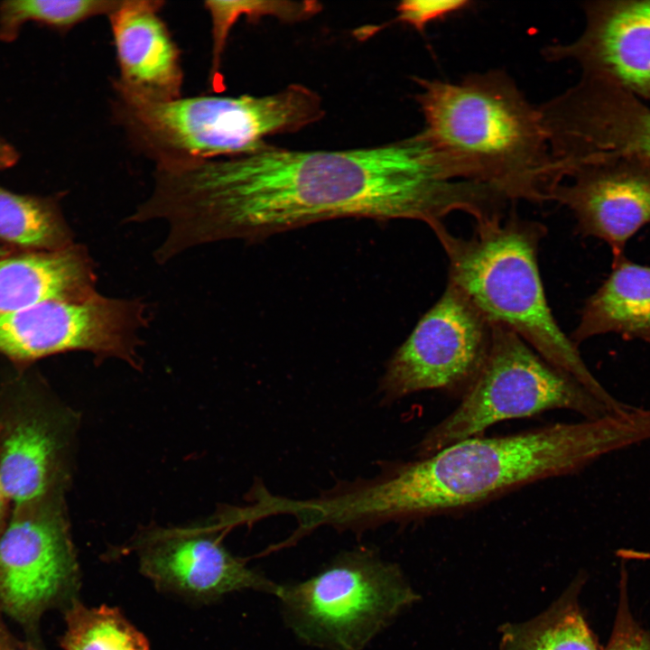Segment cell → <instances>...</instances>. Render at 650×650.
<instances>
[{"label": "cell", "mask_w": 650, "mask_h": 650, "mask_svg": "<svg viewBox=\"0 0 650 650\" xmlns=\"http://www.w3.org/2000/svg\"><path fill=\"white\" fill-rule=\"evenodd\" d=\"M217 525L149 527L129 546L139 570L160 590L209 602L253 590L274 597L279 583L233 555L222 543Z\"/></svg>", "instance_id": "7c38bea8"}, {"label": "cell", "mask_w": 650, "mask_h": 650, "mask_svg": "<svg viewBox=\"0 0 650 650\" xmlns=\"http://www.w3.org/2000/svg\"><path fill=\"white\" fill-rule=\"evenodd\" d=\"M11 510V506L5 495L0 479V532L3 529Z\"/></svg>", "instance_id": "484cf974"}, {"label": "cell", "mask_w": 650, "mask_h": 650, "mask_svg": "<svg viewBox=\"0 0 650 650\" xmlns=\"http://www.w3.org/2000/svg\"><path fill=\"white\" fill-rule=\"evenodd\" d=\"M548 200L568 208L579 231L603 240L613 261L619 259L627 241L650 223V162L618 157L571 165Z\"/></svg>", "instance_id": "5bb4252c"}, {"label": "cell", "mask_w": 650, "mask_h": 650, "mask_svg": "<svg viewBox=\"0 0 650 650\" xmlns=\"http://www.w3.org/2000/svg\"><path fill=\"white\" fill-rule=\"evenodd\" d=\"M96 281L93 261L79 246L7 255L0 259V311L84 300L97 293Z\"/></svg>", "instance_id": "e0dca14e"}, {"label": "cell", "mask_w": 650, "mask_h": 650, "mask_svg": "<svg viewBox=\"0 0 650 650\" xmlns=\"http://www.w3.org/2000/svg\"><path fill=\"white\" fill-rule=\"evenodd\" d=\"M146 320L144 302L98 292L80 301H50L0 311V353L14 362L29 363L84 350L138 368L140 331Z\"/></svg>", "instance_id": "ba28073f"}, {"label": "cell", "mask_w": 650, "mask_h": 650, "mask_svg": "<svg viewBox=\"0 0 650 650\" xmlns=\"http://www.w3.org/2000/svg\"><path fill=\"white\" fill-rule=\"evenodd\" d=\"M163 4L123 0L107 15L119 70L116 93L150 102L181 97V54L159 15Z\"/></svg>", "instance_id": "2e32d148"}, {"label": "cell", "mask_w": 650, "mask_h": 650, "mask_svg": "<svg viewBox=\"0 0 650 650\" xmlns=\"http://www.w3.org/2000/svg\"><path fill=\"white\" fill-rule=\"evenodd\" d=\"M19 159L20 154L14 145L0 136V171L14 167Z\"/></svg>", "instance_id": "d4e9b609"}, {"label": "cell", "mask_w": 650, "mask_h": 650, "mask_svg": "<svg viewBox=\"0 0 650 650\" xmlns=\"http://www.w3.org/2000/svg\"><path fill=\"white\" fill-rule=\"evenodd\" d=\"M66 619L64 650H151L144 634L116 608H88L73 600Z\"/></svg>", "instance_id": "44dd1931"}, {"label": "cell", "mask_w": 650, "mask_h": 650, "mask_svg": "<svg viewBox=\"0 0 650 650\" xmlns=\"http://www.w3.org/2000/svg\"><path fill=\"white\" fill-rule=\"evenodd\" d=\"M602 650H650V633L634 617L629 600L628 573L620 568L618 601L613 628Z\"/></svg>", "instance_id": "603a6c76"}, {"label": "cell", "mask_w": 650, "mask_h": 650, "mask_svg": "<svg viewBox=\"0 0 650 650\" xmlns=\"http://www.w3.org/2000/svg\"><path fill=\"white\" fill-rule=\"evenodd\" d=\"M76 420L42 398L19 395L0 409V479L11 506L64 495Z\"/></svg>", "instance_id": "4fadbf2b"}, {"label": "cell", "mask_w": 650, "mask_h": 650, "mask_svg": "<svg viewBox=\"0 0 650 650\" xmlns=\"http://www.w3.org/2000/svg\"><path fill=\"white\" fill-rule=\"evenodd\" d=\"M164 206L189 246L254 241L341 218L413 219L430 228L468 212L474 190L417 134L376 146L300 151L265 144L242 154L169 167Z\"/></svg>", "instance_id": "6da1fadb"}, {"label": "cell", "mask_w": 650, "mask_h": 650, "mask_svg": "<svg viewBox=\"0 0 650 650\" xmlns=\"http://www.w3.org/2000/svg\"><path fill=\"white\" fill-rule=\"evenodd\" d=\"M614 333L650 343V266L614 260L612 270L587 299L571 339L578 345Z\"/></svg>", "instance_id": "ac0fdd59"}, {"label": "cell", "mask_w": 650, "mask_h": 650, "mask_svg": "<svg viewBox=\"0 0 650 650\" xmlns=\"http://www.w3.org/2000/svg\"><path fill=\"white\" fill-rule=\"evenodd\" d=\"M583 10L580 36L544 47L543 57L573 61L581 75L606 79L650 101V0L589 2Z\"/></svg>", "instance_id": "9a60e30c"}, {"label": "cell", "mask_w": 650, "mask_h": 650, "mask_svg": "<svg viewBox=\"0 0 650 650\" xmlns=\"http://www.w3.org/2000/svg\"><path fill=\"white\" fill-rule=\"evenodd\" d=\"M0 650H12V649H2V648H0Z\"/></svg>", "instance_id": "83f0119b"}, {"label": "cell", "mask_w": 650, "mask_h": 650, "mask_svg": "<svg viewBox=\"0 0 650 650\" xmlns=\"http://www.w3.org/2000/svg\"><path fill=\"white\" fill-rule=\"evenodd\" d=\"M9 255V251L0 246V259Z\"/></svg>", "instance_id": "4316f807"}, {"label": "cell", "mask_w": 650, "mask_h": 650, "mask_svg": "<svg viewBox=\"0 0 650 650\" xmlns=\"http://www.w3.org/2000/svg\"><path fill=\"white\" fill-rule=\"evenodd\" d=\"M64 495L11 507L0 532V601L27 619L63 596L78 581Z\"/></svg>", "instance_id": "30bf717a"}, {"label": "cell", "mask_w": 650, "mask_h": 650, "mask_svg": "<svg viewBox=\"0 0 650 650\" xmlns=\"http://www.w3.org/2000/svg\"><path fill=\"white\" fill-rule=\"evenodd\" d=\"M113 113L136 148L159 164L251 152L268 136L320 121L325 109L317 92L294 83L261 97H181L163 102L115 92Z\"/></svg>", "instance_id": "5b68a950"}, {"label": "cell", "mask_w": 650, "mask_h": 650, "mask_svg": "<svg viewBox=\"0 0 650 650\" xmlns=\"http://www.w3.org/2000/svg\"><path fill=\"white\" fill-rule=\"evenodd\" d=\"M475 3L468 0H406L396 5L394 22L409 24L422 32L428 24L461 13Z\"/></svg>", "instance_id": "cb8c5ba5"}, {"label": "cell", "mask_w": 650, "mask_h": 650, "mask_svg": "<svg viewBox=\"0 0 650 650\" xmlns=\"http://www.w3.org/2000/svg\"><path fill=\"white\" fill-rule=\"evenodd\" d=\"M577 580L535 618L506 627L500 650H599L579 605Z\"/></svg>", "instance_id": "d6986e66"}, {"label": "cell", "mask_w": 650, "mask_h": 650, "mask_svg": "<svg viewBox=\"0 0 650 650\" xmlns=\"http://www.w3.org/2000/svg\"><path fill=\"white\" fill-rule=\"evenodd\" d=\"M422 132L460 180L488 185L509 201L548 200L559 167L538 106L505 70L451 82L414 77Z\"/></svg>", "instance_id": "3957f363"}, {"label": "cell", "mask_w": 650, "mask_h": 650, "mask_svg": "<svg viewBox=\"0 0 650 650\" xmlns=\"http://www.w3.org/2000/svg\"><path fill=\"white\" fill-rule=\"evenodd\" d=\"M274 597L294 637L320 650H364L419 599L397 563L361 546L306 579L279 583Z\"/></svg>", "instance_id": "8992f818"}, {"label": "cell", "mask_w": 650, "mask_h": 650, "mask_svg": "<svg viewBox=\"0 0 650 650\" xmlns=\"http://www.w3.org/2000/svg\"><path fill=\"white\" fill-rule=\"evenodd\" d=\"M120 1L113 0H5L0 2V42H14L29 23L67 32L80 23L108 15Z\"/></svg>", "instance_id": "7402d4cb"}, {"label": "cell", "mask_w": 650, "mask_h": 650, "mask_svg": "<svg viewBox=\"0 0 650 650\" xmlns=\"http://www.w3.org/2000/svg\"><path fill=\"white\" fill-rule=\"evenodd\" d=\"M538 107L561 170L618 157L650 162V107L612 81L581 75Z\"/></svg>", "instance_id": "8fae6325"}, {"label": "cell", "mask_w": 650, "mask_h": 650, "mask_svg": "<svg viewBox=\"0 0 650 650\" xmlns=\"http://www.w3.org/2000/svg\"><path fill=\"white\" fill-rule=\"evenodd\" d=\"M647 436L645 419L631 411L473 437L406 463L376 484L320 499L317 512L325 525L339 528L457 513L538 481L578 473Z\"/></svg>", "instance_id": "7a4b0ae2"}, {"label": "cell", "mask_w": 650, "mask_h": 650, "mask_svg": "<svg viewBox=\"0 0 650 650\" xmlns=\"http://www.w3.org/2000/svg\"><path fill=\"white\" fill-rule=\"evenodd\" d=\"M490 346L458 406L420 444L421 457L482 436L494 424L552 410L594 420L612 413L586 387L555 368L506 326L491 323Z\"/></svg>", "instance_id": "52a82bcc"}, {"label": "cell", "mask_w": 650, "mask_h": 650, "mask_svg": "<svg viewBox=\"0 0 650 650\" xmlns=\"http://www.w3.org/2000/svg\"><path fill=\"white\" fill-rule=\"evenodd\" d=\"M432 230L448 258V283L490 322L507 327L543 358L586 387L613 413L626 412L585 364L561 329L546 299L537 254L546 233L541 223L513 213L477 220L469 237L442 223Z\"/></svg>", "instance_id": "277c9868"}, {"label": "cell", "mask_w": 650, "mask_h": 650, "mask_svg": "<svg viewBox=\"0 0 650 650\" xmlns=\"http://www.w3.org/2000/svg\"><path fill=\"white\" fill-rule=\"evenodd\" d=\"M0 237L37 251L58 250L72 244L63 218L51 199L19 194L1 186Z\"/></svg>", "instance_id": "ffe728a7"}, {"label": "cell", "mask_w": 650, "mask_h": 650, "mask_svg": "<svg viewBox=\"0 0 650 650\" xmlns=\"http://www.w3.org/2000/svg\"><path fill=\"white\" fill-rule=\"evenodd\" d=\"M491 336V323L447 283L388 361L384 394L391 400L435 389L461 395L482 367Z\"/></svg>", "instance_id": "9c48e42d"}]
</instances>
